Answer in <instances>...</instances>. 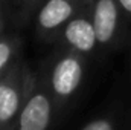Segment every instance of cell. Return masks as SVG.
<instances>
[{"label": "cell", "mask_w": 131, "mask_h": 130, "mask_svg": "<svg viewBox=\"0 0 131 130\" xmlns=\"http://www.w3.org/2000/svg\"><path fill=\"white\" fill-rule=\"evenodd\" d=\"M52 99L44 90H34L26 98L18 118L17 130H47L52 119Z\"/></svg>", "instance_id": "cell-1"}, {"label": "cell", "mask_w": 131, "mask_h": 130, "mask_svg": "<svg viewBox=\"0 0 131 130\" xmlns=\"http://www.w3.org/2000/svg\"><path fill=\"white\" fill-rule=\"evenodd\" d=\"M82 78V66L76 57L61 58L52 70L50 87L55 97L60 99L70 98L79 87Z\"/></svg>", "instance_id": "cell-2"}, {"label": "cell", "mask_w": 131, "mask_h": 130, "mask_svg": "<svg viewBox=\"0 0 131 130\" xmlns=\"http://www.w3.org/2000/svg\"><path fill=\"white\" fill-rule=\"evenodd\" d=\"M23 97L25 92L14 80H0V130H8L17 121L26 101Z\"/></svg>", "instance_id": "cell-3"}, {"label": "cell", "mask_w": 131, "mask_h": 130, "mask_svg": "<svg viewBox=\"0 0 131 130\" xmlns=\"http://www.w3.org/2000/svg\"><path fill=\"white\" fill-rule=\"evenodd\" d=\"M117 23V9L113 0H99L96 3L93 26L98 43H108L116 31Z\"/></svg>", "instance_id": "cell-4"}, {"label": "cell", "mask_w": 131, "mask_h": 130, "mask_svg": "<svg viewBox=\"0 0 131 130\" xmlns=\"http://www.w3.org/2000/svg\"><path fill=\"white\" fill-rule=\"evenodd\" d=\"M64 37L75 49H78L81 52H90L98 41L93 23H90L84 18L70 22L66 28Z\"/></svg>", "instance_id": "cell-5"}, {"label": "cell", "mask_w": 131, "mask_h": 130, "mask_svg": "<svg viewBox=\"0 0 131 130\" xmlns=\"http://www.w3.org/2000/svg\"><path fill=\"white\" fill-rule=\"evenodd\" d=\"M72 14V5L67 0H49L38 14V23L44 29H53L64 23Z\"/></svg>", "instance_id": "cell-6"}, {"label": "cell", "mask_w": 131, "mask_h": 130, "mask_svg": "<svg viewBox=\"0 0 131 130\" xmlns=\"http://www.w3.org/2000/svg\"><path fill=\"white\" fill-rule=\"evenodd\" d=\"M82 130H114L113 121L108 118H96L90 123H87Z\"/></svg>", "instance_id": "cell-7"}, {"label": "cell", "mask_w": 131, "mask_h": 130, "mask_svg": "<svg viewBox=\"0 0 131 130\" xmlns=\"http://www.w3.org/2000/svg\"><path fill=\"white\" fill-rule=\"evenodd\" d=\"M12 55V51H11V46L5 41H0V72L3 70V67L8 64L9 58Z\"/></svg>", "instance_id": "cell-8"}, {"label": "cell", "mask_w": 131, "mask_h": 130, "mask_svg": "<svg viewBox=\"0 0 131 130\" xmlns=\"http://www.w3.org/2000/svg\"><path fill=\"white\" fill-rule=\"evenodd\" d=\"M119 3L122 5L124 9H127L128 12H131V0H119Z\"/></svg>", "instance_id": "cell-9"}]
</instances>
